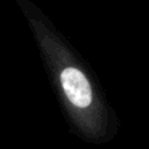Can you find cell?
I'll return each mask as SVG.
<instances>
[{"instance_id": "cell-1", "label": "cell", "mask_w": 149, "mask_h": 149, "mask_svg": "<svg viewBox=\"0 0 149 149\" xmlns=\"http://www.w3.org/2000/svg\"><path fill=\"white\" fill-rule=\"evenodd\" d=\"M19 2L32 24L40 52L43 53L45 63L56 84V91L64 103L71 119L85 136H101L106 130L107 117L104 103L98 96L91 77L82 68L80 59L75 58L71 50L59 40L56 32L47 26L43 16H36L31 3L27 5L24 0Z\"/></svg>"}]
</instances>
